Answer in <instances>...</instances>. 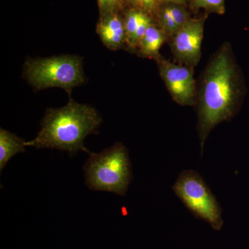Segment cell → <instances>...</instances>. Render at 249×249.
Here are the masks:
<instances>
[{"mask_svg": "<svg viewBox=\"0 0 249 249\" xmlns=\"http://www.w3.org/2000/svg\"><path fill=\"white\" fill-rule=\"evenodd\" d=\"M242 83L231 47L225 42L205 67L196 96L197 132L201 155L211 131L231 119L240 106Z\"/></svg>", "mask_w": 249, "mask_h": 249, "instance_id": "1", "label": "cell"}, {"mask_svg": "<svg viewBox=\"0 0 249 249\" xmlns=\"http://www.w3.org/2000/svg\"><path fill=\"white\" fill-rule=\"evenodd\" d=\"M101 122L94 108L70 98L64 107L47 109L40 132L34 140L26 142V146L58 149L71 155L81 150L91 155L84 146V140L88 134H98Z\"/></svg>", "mask_w": 249, "mask_h": 249, "instance_id": "2", "label": "cell"}, {"mask_svg": "<svg viewBox=\"0 0 249 249\" xmlns=\"http://www.w3.org/2000/svg\"><path fill=\"white\" fill-rule=\"evenodd\" d=\"M84 170L86 184L93 191L124 196L132 179L128 151L121 142L100 153H91Z\"/></svg>", "mask_w": 249, "mask_h": 249, "instance_id": "3", "label": "cell"}, {"mask_svg": "<svg viewBox=\"0 0 249 249\" xmlns=\"http://www.w3.org/2000/svg\"><path fill=\"white\" fill-rule=\"evenodd\" d=\"M23 76L36 90L60 88L70 96L73 88L85 82L83 58L73 55L28 58Z\"/></svg>", "mask_w": 249, "mask_h": 249, "instance_id": "4", "label": "cell"}, {"mask_svg": "<svg viewBox=\"0 0 249 249\" xmlns=\"http://www.w3.org/2000/svg\"><path fill=\"white\" fill-rule=\"evenodd\" d=\"M175 195L196 217L219 230L223 225L222 210L204 178L194 170H184L173 187Z\"/></svg>", "mask_w": 249, "mask_h": 249, "instance_id": "5", "label": "cell"}, {"mask_svg": "<svg viewBox=\"0 0 249 249\" xmlns=\"http://www.w3.org/2000/svg\"><path fill=\"white\" fill-rule=\"evenodd\" d=\"M155 61L160 76L174 101L181 106L196 105L197 89L194 68L170 62L161 55Z\"/></svg>", "mask_w": 249, "mask_h": 249, "instance_id": "6", "label": "cell"}, {"mask_svg": "<svg viewBox=\"0 0 249 249\" xmlns=\"http://www.w3.org/2000/svg\"><path fill=\"white\" fill-rule=\"evenodd\" d=\"M207 18V14L199 18H191L169 40L172 53L178 63L192 68L199 64Z\"/></svg>", "mask_w": 249, "mask_h": 249, "instance_id": "7", "label": "cell"}, {"mask_svg": "<svg viewBox=\"0 0 249 249\" xmlns=\"http://www.w3.org/2000/svg\"><path fill=\"white\" fill-rule=\"evenodd\" d=\"M96 33L103 45L110 50H119L126 45L124 19L119 13L101 16Z\"/></svg>", "mask_w": 249, "mask_h": 249, "instance_id": "8", "label": "cell"}, {"mask_svg": "<svg viewBox=\"0 0 249 249\" xmlns=\"http://www.w3.org/2000/svg\"><path fill=\"white\" fill-rule=\"evenodd\" d=\"M168 41L167 36L154 21L139 42L137 49L138 55L155 60L160 55V51L162 46Z\"/></svg>", "mask_w": 249, "mask_h": 249, "instance_id": "9", "label": "cell"}, {"mask_svg": "<svg viewBox=\"0 0 249 249\" xmlns=\"http://www.w3.org/2000/svg\"><path fill=\"white\" fill-rule=\"evenodd\" d=\"M26 142L6 129H0V170L19 152H25Z\"/></svg>", "mask_w": 249, "mask_h": 249, "instance_id": "10", "label": "cell"}, {"mask_svg": "<svg viewBox=\"0 0 249 249\" xmlns=\"http://www.w3.org/2000/svg\"><path fill=\"white\" fill-rule=\"evenodd\" d=\"M147 16H149L142 11L127 8L124 14V27L125 31L126 47L132 51L134 36L137 32L139 24Z\"/></svg>", "mask_w": 249, "mask_h": 249, "instance_id": "11", "label": "cell"}, {"mask_svg": "<svg viewBox=\"0 0 249 249\" xmlns=\"http://www.w3.org/2000/svg\"><path fill=\"white\" fill-rule=\"evenodd\" d=\"M153 19L157 26L167 36L168 41L180 29L165 4H160L159 6Z\"/></svg>", "mask_w": 249, "mask_h": 249, "instance_id": "12", "label": "cell"}, {"mask_svg": "<svg viewBox=\"0 0 249 249\" xmlns=\"http://www.w3.org/2000/svg\"><path fill=\"white\" fill-rule=\"evenodd\" d=\"M193 9H204L206 14H225V0H190Z\"/></svg>", "mask_w": 249, "mask_h": 249, "instance_id": "13", "label": "cell"}, {"mask_svg": "<svg viewBox=\"0 0 249 249\" xmlns=\"http://www.w3.org/2000/svg\"><path fill=\"white\" fill-rule=\"evenodd\" d=\"M159 6L158 0H124L123 2V8L127 6L131 9L139 10L152 18H154Z\"/></svg>", "mask_w": 249, "mask_h": 249, "instance_id": "14", "label": "cell"}, {"mask_svg": "<svg viewBox=\"0 0 249 249\" xmlns=\"http://www.w3.org/2000/svg\"><path fill=\"white\" fill-rule=\"evenodd\" d=\"M165 4L168 6L170 14H171L175 22L180 29L183 27L187 22L191 19V17L186 9V5L172 4V3Z\"/></svg>", "mask_w": 249, "mask_h": 249, "instance_id": "15", "label": "cell"}, {"mask_svg": "<svg viewBox=\"0 0 249 249\" xmlns=\"http://www.w3.org/2000/svg\"><path fill=\"white\" fill-rule=\"evenodd\" d=\"M101 16L119 13L123 8L124 0H97Z\"/></svg>", "mask_w": 249, "mask_h": 249, "instance_id": "16", "label": "cell"}, {"mask_svg": "<svg viewBox=\"0 0 249 249\" xmlns=\"http://www.w3.org/2000/svg\"><path fill=\"white\" fill-rule=\"evenodd\" d=\"M159 4H168V3H172V4H178L186 5L188 4L190 0H158Z\"/></svg>", "mask_w": 249, "mask_h": 249, "instance_id": "17", "label": "cell"}]
</instances>
